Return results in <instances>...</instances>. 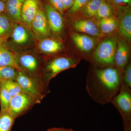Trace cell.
I'll return each mask as SVG.
<instances>
[{
	"mask_svg": "<svg viewBox=\"0 0 131 131\" xmlns=\"http://www.w3.org/2000/svg\"><path fill=\"white\" fill-rule=\"evenodd\" d=\"M103 0H89L74 18L94 19Z\"/></svg>",
	"mask_w": 131,
	"mask_h": 131,
	"instance_id": "obj_18",
	"label": "cell"
},
{
	"mask_svg": "<svg viewBox=\"0 0 131 131\" xmlns=\"http://www.w3.org/2000/svg\"><path fill=\"white\" fill-rule=\"evenodd\" d=\"M6 12V4L5 2L0 0V14Z\"/></svg>",
	"mask_w": 131,
	"mask_h": 131,
	"instance_id": "obj_33",
	"label": "cell"
},
{
	"mask_svg": "<svg viewBox=\"0 0 131 131\" xmlns=\"http://www.w3.org/2000/svg\"><path fill=\"white\" fill-rule=\"evenodd\" d=\"M64 11H68L72 6L75 0H61Z\"/></svg>",
	"mask_w": 131,
	"mask_h": 131,
	"instance_id": "obj_31",
	"label": "cell"
},
{
	"mask_svg": "<svg viewBox=\"0 0 131 131\" xmlns=\"http://www.w3.org/2000/svg\"><path fill=\"white\" fill-rule=\"evenodd\" d=\"M118 20V30L121 37L129 42H131V8L116 12Z\"/></svg>",
	"mask_w": 131,
	"mask_h": 131,
	"instance_id": "obj_13",
	"label": "cell"
},
{
	"mask_svg": "<svg viewBox=\"0 0 131 131\" xmlns=\"http://www.w3.org/2000/svg\"><path fill=\"white\" fill-rule=\"evenodd\" d=\"M130 43L123 38H118L115 54L114 66L123 73L124 68L130 61Z\"/></svg>",
	"mask_w": 131,
	"mask_h": 131,
	"instance_id": "obj_12",
	"label": "cell"
},
{
	"mask_svg": "<svg viewBox=\"0 0 131 131\" xmlns=\"http://www.w3.org/2000/svg\"><path fill=\"white\" fill-rule=\"evenodd\" d=\"M115 16L113 7L106 0H103L100 6L94 19L96 21L102 19Z\"/></svg>",
	"mask_w": 131,
	"mask_h": 131,
	"instance_id": "obj_22",
	"label": "cell"
},
{
	"mask_svg": "<svg viewBox=\"0 0 131 131\" xmlns=\"http://www.w3.org/2000/svg\"><path fill=\"white\" fill-rule=\"evenodd\" d=\"M0 66H11L18 70L21 71L16 63L15 54L9 50L1 42Z\"/></svg>",
	"mask_w": 131,
	"mask_h": 131,
	"instance_id": "obj_21",
	"label": "cell"
},
{
	"mask_svg": "<svg viewBox=\"0 0 131 131\" xmlns=\"http://www.w3.org/2000/svg\"><path fill=\"white\" fill-rule=\"evenodd\" d=\"M123 73L115 66L97 68L93 65L86 81V90L91 98L101 105L111 103L123 83Z\"/></svg>",
	"mask_w": 131,
	"mask_h": 131,
	"instance_id": "obj_1",
	"label": "cell"
},
{
	"mask_svg": "<svg viewBox=\"0 0 131 131\" xmlns=\"http://www.w3.org/2000/svg\"><path fill=\"white\" fill-rule=\"evenodd\" d=\"M46 1L62 15H63L65 11L61 0H46Z\"/></svg>",
	"mask_w": 131,
	"mask_h": 131,
	"instance_id": "obj_30",
	"label": "cell"
},
{
	"mask_svg": "<svg viewBox=\"0 0 131 131\" xmlns=\"http://www.w3.org/2000/svg\"><path fill=\"white\" fill-rule=\"evenodd\" d=\"M12 96L5 88L3 84L0 82V105L2 111L8 110V106Z\"/></svg>",
	"mask_w": 131,
	"mask_h": 131,
	"instance_id": "obj_25",
	"label": "cell"
},
{
	"mask_svg": "<svg viewBox=\"0 0 131 131\" xmlns=\"http://www.w3.org/2000/svg\"><path fill=\"white\" fill-rule=\"evenodd\" d=\"M78 57L71 56H58L51 58L46 61L40 71V81L49 87L50 81L63 71L75 68L81 62Z\"/></svg>",
	"mask_w": 131,
	"mask_h": 131,
	"instance_id": "obj_2",
	"label": "cell"
},
{
	"mask_svg": "<svg viewBox=\"0 0 131 131\" xmlns=\"http://www.w3.org/2000/svg\"><path fill=\"white\" fill-rule=\"evenodd\" d=\"M6 89L10 95L13 97L22 92L18 83L15 81L7 80L0 81Z\"/></svg>",
	"mask_w": 131,
	"mask_h": 131,
	"instance_id": "obj_26",
	"label": "cell"
},
{
	"mask_svg": "<svg viewBox=\"0 0 131 131\" xmlns=\"http://www.w3.org/2000/svg\"><path fill=\"white\" fill-rule=\"evenodd\" d=\"M47 131H75L71 129H66V128H56V127H53L50 128L47 130Z\"/></svg>",
	"mask_w": 131,
	"mask_h": 131,
	"instance_id": "obj_32",
	"label": "cell"
},
{
	"mask_svg": "<svg viewBox=\"0 0 131 131\" xmlns=\"http://www.w3.org/2000/svg\"><path fill=\"white\" fill-rule=\"evenodd\" d=\"M122 117L124 131H131V89L124 82L111 102Z\"/></svg>",
	"mask_w": 131,
	"mask_h": 131,
	"instance_id": "obj_5",
	"label": "cell"
},
{
	"mask_svg": "<svg viewBox=\"0 0 131 131\" xmlns=\"http://www.w3.org/2000/svg\"><path fill=\"white\" fill-rule=\"evenodd\" d=\"M97 22L101 32L106 37L118 30V20L116 16L102 19Z\"/></svg>",
	"mask_w": 131,
	"mask_h": 131,
	"instance_id": "obj_19",
	"label": "cell"
},
{
	"mask_svg": "<svg viewBox=\"0 0 131 131\" xmlns=\"http://www.w3.org/2000/svg\"><path fill=\"white\" fill-rule=\"evenodd\" d=\"M15 56L16 63L20 70L41 81L40 75L42 67L38 58L29 53L15 54Z\"/></svg>",
	"mask_w": 131,
	"mask_h": 131,
	"instance_id": "obj_6",
	"label": "cell"
},
{
	"mask_svg": "<svg viewBox=\"0 0 131 131\" xmlns=\"http://www.w3.org/2000/svg\"><path fill=\"white\" fill-rule=\"evenodd\" d=\"M1 1H2L3 2L5 3V2H6V0H1Z\"/></svg>",
	"mask_w": 131,
	"mask_h": 131,
	"instance_id": "obj_34",
	"label": "cell"
},
{
	"mask_svg": "<svg viewBox=\"0 0 131 131\" xmlns=\"http://www.w3.org/2000/svg\"><path fill=\"white\" fill-rule=\"evenodd\" d=\"M30 28L21 23L14 24L11 37L13 43L18 46H24L31 41L32 33Z\"/></svg>",
	"mask_w": 131,
	"mask_h": 131,
	"instance_id": "obj_14",
	"label": "cell"
},
{
	"mask_svg": "<svg viewBox=\"0 0 131 131\" xmlns=\"http://www.w3.org/2000/svg\"><path fill=\"white\" fill-rule=\"evenodd\" d=\"M30 29L39 39L50 37L52 35L43 6L41 5L31 23Z\"/></svg>",
	"mask_w": 131,
	"mask_h": 131,
	"instance_id": "obj_9",
	"label": "cell"
},
{
	"mask_svg": "<svg viewBox=\"0 0 131 131\" xmlns=\"http://www.w3.org/2000/svg\"><path fill=\"white\" fill-rule=\"evenodd\" d=\"M89 1L75 0L72 6L67 11V14L71 17L76 15L83 8Z\"/></svg>",
	"mask_w": 131,
	"mask_h": 131,
	"instance_id": "obj_28",
	"label": "cell"
},
{
	"mask_svg": "<svg viewBox=\"0 0 131 131\" xmlns=\"http://www.w3.org/2000/svg\"><path fill=\"white\" fill-rule=\"evenodd\" d=\"M40 0H24L21 8V23L30 28L31 23L41 5Z\"/></svg>",
	"mask_w": 131,
	"mask_h": 131,
	"instance_id": "obj_15",
	"label": "cell"
},
{
	"mask_svg": "<svg viewBox=\"0 0 131 131\" xmlns=\"http://www.w3.org/2000/svg\"><path fill=\"white\" fill-rule=\"evenodd\" d=\"M18 70L13 67L0 66V81L7 80L15 81Z\"/></svg>",
	"mask_w": 131,
	"mask_h": 131,
	"instance_id": "obj_24",
	"label": "cell"
},
{
	"mask_svg": "<svg viewBox=\"0 0 131 131\" xmlns=\"http://www.w3.org/2000/svg\"><path fill=\"white\" fill-rule=\"evenodd\" d=\"M123 80L124 83L131 88V63L129 62L123 71Z\"/></svg>",
	"mask_w": 131,
	"mask_h": 131,
	"instance_id": "obj_29",
	"label": "cell"
},
{
	"mask_svg": "<svg viewBox=\"0 0 131 131\" xmlns=\"http://www.w3.org/2000/svg\"><path fill=\"white\" fill-rule=\"evenodd\" d=\"M117 34L105 38L96 46L92 54V65L97 68L114 66L115 54L118 41Z\"/></svg>",
	"mask_w": 131,
	"mask_h": 131,
	"instance_id": "obj_3",
	"label": "cell"
},
{
	"mask_svg": "<svg viewBox=\"0 0 131 131\" xmlns=\"http://www.w3.org/2000/svg\"><path fill=\"white\" fill-rule=\"evenodd\" d=\"M71 38L76 47L84 55L86 59L91 61L89 54L96 47L101 39L75 32L71 34Z\"/></svg>",
	"mask_w": 131,
	"mask_h": 131,
	"instance_id": "obj_11",
	"label": "cell"
},
{
	"mask_svg": "<svg viewBox=\"0 0 131 131\" xmlns=\"http://www.w3.org/2000/svg\"><path fill=\"white\" fill-rule=\"evenodd\" d=\"M113 6L115 13L131 8V0H106Z\"/></svg>",
	"mask_w": 131,
	"mask_h": 131,
	"instance_id": "obj_27",
	"label": "cell"
},
{
	"mask_svg": "<svg viewBox=\"0 0 131 131\" xmlns=\"http://www.w3.org/2000/svg\"><path fill=\"white\" fill-rule=\"evenodd\" d=\"M15 81L19 85L22 92L28 94L40 103L50 93L49 87L46 86L40 80L29 75L21 71H18Z\"/></svg>",
	"mask_w": 131,
	"mask_h": 131,
	"instance_id": "obj_4",
	"label": "cell"
},
{
	"mask_svg": "<svg viewBox=\"0 0 131 131\" xmlns=\"http://www.w3.org/2000/svg\"><path fill=\"white\" fill-rule=\"evenodd\" d=\"M15 118L8 110L0 112V131H11Z\"/></svg>",
	"mask_w": 131,
	"mask_h": 131,
	"instance_id": "obj_23",
	"label": "cell"
},
{
	"mask_svg": "<svg viewBox=\"0 0 131 131\" xmlns=\"http://www.w3.org/2000/svg\"><path fill=\"white\" fill-rule=\"evenodd\" d=\"M71 25L75 32L83 34L101 39L106 37L101 32L98 22L94 19L75 18Z\"/></svg>",
	"mask_w": 131,
	"mask_h": 131,
	"instance_id": "obj_8",
	"label": "cell"
},
{
	"mask_svg": "<svg viewBox=\"0 0 131 131\" xmlns=\"http://www.w3.org/2000/svg\"><path fill=\"white\" fill-rule=\"evenodd\" d=\"M37 104L38 103L35 99L22 92L12 97L8 110L16 119L27 113Z\"/></svg>",
	"mask_w": 131,
	"mask_h": 131,
	"instance_id": "obj_7",
	"label": "cell"
},
{
	"mask_svg": "<svg viewBox=\"0 0 131 131\" xmlns=\"http://www.w3.org/2000/svg\"><path fill=\"white\" fill-rule=\"evenodd\" d=\"M43 8L51 34L56 37H60L64 30L62 15L52 7L47 1L45 2Z\"/></svg>",
	"mask_w": 131,
	"mask_h": 131,
	"instance_id": "obj_10",
	"label": "cell"
},
{
	"mask_svg": "<svg viewBox=\"0 0 131 131\" xmlns=\"http://www.w3.org/2000/svg\"><path fill=\"white\" fill-rule=\"evenodd\" d=\"M39 50L47 55H54L62 50L63 44L58 39L50 37L40 39L38 45Z\"/></svg>",
	"mask_w": 131,
	"mask_h": 131,
	"instance_id": "obj_16",
	"label": "cell"
},
{
	"mask_svg": "<svg viewBox=\"0 0 131 131\" xmlns=\"http://www.w3.org/2000/svg\"><path fill=\"white\" fill-rule=\"evenodd\" d=\"M24 0H6V13L14 24L21 23V8Z\"/></svg>",
	"mask_w": 131,
	"mask_h": 131,
	"instance_id": "obj_17",
	"label": "cell"
},
{
	"mask_svg": "<svg viewBox=\"0 0 131 131\" xmlns=\"http://www.w3.org/2000/svg\"><path fill=\"white\" fill-rule=\"evenodd\" d=\"M14 24L6 13L0 14V42L3 43L10 37Z\"/></svg>",
	"mask_w": 131,
	"mask_h": 131,
	"instance_id": "obj_20",
	"label": "cell"
}]
</instances>
